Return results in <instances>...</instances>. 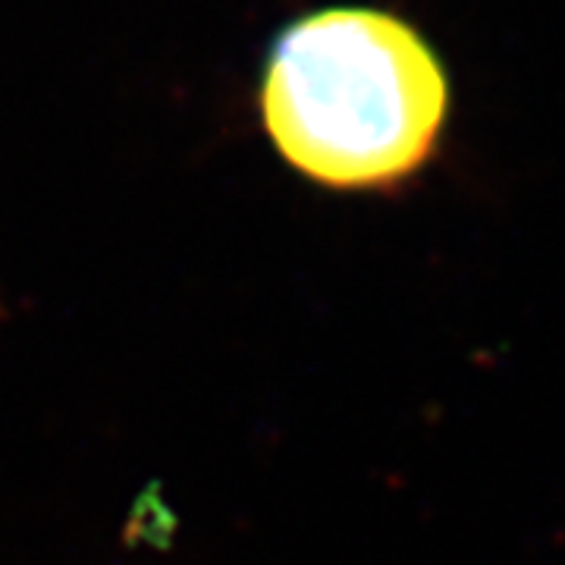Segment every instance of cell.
I'll return each mask as SVG.
<instances>
[{
    "mask_svg": "<svg viewBox=\"0 0 565 565\" xmlns=\"http://www.w3.org/2000/svg\"><path fill=\"white\" fill-rule=\"evenodd\" d=\"M282 161L337 192H396L440 158L449 79L399 17L367 7L308 13L282 32L262 85Z\"/></svg>",
    "mask_w": 565,
    "mask_h": 565,
    "instance_id": "1",
    "label": "cell"
}]
</instances>
